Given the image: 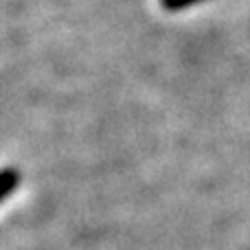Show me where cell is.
Instances as JSON below:
<instances>
[{
	"label": "cell",
	"mask_w": 250,
	"mask_h": 250,
	"mask_svg": "<svg viewBox=\"0 0 250 250\" xmlns=\"http://www.w3.org/2000/svg\"><path fill=\"white\" fill-rule=\"evenodd\" d=\"M18 185V171L16 169H2L0 171V200H4Z\"/></svg>",
	"instance_id": "obj_1"
},
{
	"label": "cell",
	"mask_w": 250,
	"mask_h": 250,
	"mask_svg": "<svg viewBox=\"0 0 250 250\" xmlns=\"http://www.w3.org/2000/svg\"><path fill=\"white\" fill-rule=\"evenodd\" d=\"M198 2H202V0H160V4H163L167 11H180V9H187Z\"/></svg>",
	"instance_id": "obj_2"
}]
</instances>
